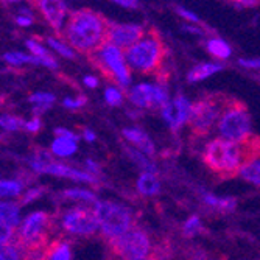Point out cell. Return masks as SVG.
Segmentation results:
<instances>
[{"label": "cell", "instance_id": "5bb4252c", "mask_svg": "<svg viewBox=\"0 0 260 260\" xmlns=\"http://www.w3.org/2000/svg\"><path fill=\"white\" fill-rule=\"evenodd\" d=\"M41 173L53 175V176H59V178H67V179H74V181H81V182H89V184L99 182L97 176L90 175L89 172L78 170L75 167H69V165L61 164V162H53L52 159L42 165Z\"/></svg>", "mask_w": 260, "mask_h": 260}, {"label": "cell", "instance_id": "52a82bcc", "mask_svg": "<svg viewBox=\"0 0 260 260\" xmlns=\"http://www.w3.org/2000/svg\"><path fill=\"white\" fill-rule=\"evenodd\" d=\"M126 99L139 109H160L172 100L169 84L164 78L142 80L126 89Z\"/></svg>", "mask_w": 260, "mask_h": 260}, {"label": "cell", "instance_id": "ba28073f", "mask_svg": "<svg viewBox=\"0 0 260 260\" xmlns=\"http://www.w3.org/2000/svg\"><path fill=\"white\" fill-rule=\"evenodd\" d=\"M52 226L50 215L42 210L33 212L25 220H22L19 229H17V240L27 246L30 251L36 249H47L49 243V231Z\"/></svg>", "mask_w": 260, "mask_h": 260}, {"label": "cell", "instance_id": "7c38bea8", "mask_svg": "<svg viewBox=\"0 0 260 260\" xmlns=\"http://www.w3.org/2000/svg\"><path fill=\"white\" fill-rule=\"evenodd\" d=\"M35 8L56 35H62L72 14L66 0H35Z\"/></svg>", "mask_w": 260, "mask_h": 260}, {"label": "cell", "instance_id": "6da1fadb", "mask_svg": "<svg viewBox=\"0 0 260 260\" xmlns=\"http://www.w3.org/2000/svg\"><path fill=\"white\" fill-rule=\"evenodd\" d=\"M260 154V140L251 139L245 144L224 140L221 137L210 140L204 147L203 159L207 167L221 176L237 175L243 165Z\"/></svg>", "mask_w": 260, "mask_h": 260}, {"label": "cell", "instance_id": "f35d334b", "mask_svg": "<svg viewBox=\"0 0 260 260\" xmlns=\"http://www.w3.org/2000/svg\"><path fill=\"white\" fill-rule=\"evenodd\" d=\"M237 64L251 72H260V56H248V58H239Z\"/></svg>", "mask_w": 260, "mask_h": 260}, {"label": "cell", "instance_id": "277c9868", "mask_svg": "<svg viewBox=\"0 0 260 260\" xmlns=\"http://www.w3.org/2000/svg\"><path fill=\"white\" fill-rule=\"evenodd\" d=\"M90 56L95 66L114 81V84L120 86L122 89H129L133 86V70L126 62L123 49L106 41Z\"/></svg>", "mask_w": 260, "mask_h": 260}, {"label": "cell", "instance_id": "603a6c76", "mask_svg": "<svg viewBox=\"0 0 260 260\" xmlns=\"http://www.w3.org/2000/svg\"><path fill=\"white\" fill-rule=\"evenodd\" d=\"M28 102L33 106L35 115H41V114L47 112L55 105L56 95H55V93H52V92H47V90H38V92L31 93Z\"/></svg>", "mask_w": 260, "mask_h": 260}, {"label": "cell", "instance_id": "c3c4849f", "mask_svg": "<svg viewBox=\"0 0 260 260\" xmlns=\"http://www.w3.org/2000/svg\"><path fill=\"white\" fill-rule=\"evenodd\" d=\"M84 169H86V172H89V173L93 175V176H99V175H100V165H99L95 160H92V159H87V160H86Z\"/></svg>", "mask_w": 260, "mask_h": 260}, {"label": "cell", "instance_id": "d6986e66", "mask_svg": "<svg viewBox=\"0 0 260 260\" xmlns=\"http://www.w3.org/2000/svg\"><path fill=\"white\" fill-rule=\"evenodd\" d=\"M172 100H173V106H175V128H173V131H178L184 125L190 122L193 103L185 95H182V93H178V95Z\"/></svg>", "mask_w": 260, "mask_h": 260}, {"label": "cell", "instance_id": "e575fe53", "mask_svg": "<svg viewBox=\"0 0 260 260\" xmlns=\"http://www.w3.org/2000/svg\"><path fill=\"white\" fill-rule=\"evenodd\" d=\"M175 11H176V14H178L185 23H201L200 16H198L195 11L188 10V8H185V7L178 5V7H175Z\"/></svg>", "mask_w": 260, "mask_h": 260}, {"label": "cell", "instance_id": "9c48e42d", "mask_svg": "<svg viewBox=\"0 0 260 260\" xmlns=\"http://www.w3.org/2000/svg\"><path fill=\"white\" fill-rule=\"evenodd\" d=\"M109 246L119 260H145L151 252L150 237L139 228H133L122 237L109 242Z\"/></svg>", "mask_w": 260, "mask_h": 260}, {"label": "cell", "instance_id": "b9f144b4", "mask_svg": "<svg viewBox=\"0 0 260 260\" xmlns=\"http://www.w3.org/2000/svg\"><path fill=\"white\" fill-rule=\"evenodd\" d=\"M182 31L190 36H206V30L201 27V23H184Z\"/></svg>", "mask_w": 260, "mask_h": 260}, {"label": "cell", "instance_id": "681fc988", "mask_svg": "<svg viewBox=\"0 0 260 260\" xmlns=\"http://www.w3.org/2000/svg\"><path fill=\"white\" fill-rule=\"evenodd\" d=\"M83 139L86 140V142H93V140H95L97 139V136H95V133H93L92 129H89V128H86L84 131H83Z\"/></svg>", "mask_w": 260, "mask_h": 260}, {"label": "cell", "instance_id": "2e32d148", "mask_svg": "<svg viewBox=\"0 0 260 260\" xmlns=\"http://www.w3.org/2000/svg\"><path fill=\"white\" fill-rule=\"evenodd\" d=\"M224 69V64L221 61H203L195 64L190 70L187 72V81L188 83H200L210 77L220 74Z\"/></svg>", "mask_w": 260, "mask_h": 260}, {"label": "cell", "instance_id": "8992f818", "mask_svg": "<svg viewBox=\"0 0 260 260\" xmlns=\"http://www.w3.org/2000/svg\"><path fill=\"white\" fill-rule=\"evenodd\" d=\"M92 207L100 223V232L108 242L122 237L123 234L133 229L134 218L126 206L99 200V203Z\"/></svg>", "mask_w": 260, "mask_h": 260}, {"label": "cell", "instance_id": "d4e9b609", "mask_svg": "<svg viewBox=\"0 0 260 260\" xmlns=\"http://www.w3.org/2000/svg\"><path fill=\"white\" fill-rule=\"evenodd\" d=\"M50 151L56 157H69L78 151V142L72 139L55 137L50 145Z\"/></svg>", "mask_w": 260, "mask_h": 260}, {"label": "cell", "instance_id": "484cf974", "mask_svg": "<svg viewBox=\"0 0 260 260\" xmlns=\"http://www.w3.org/2000/svg\"><path fill=\"white\" fill-rule=\"evenodd\" d=\"M201 200L209 207H214V209L223 210V212H231L235 209V206H237V201L231 197H217V195H212L204 190H201Z\"/></svg>", "mask_w": 260, "mask_h": 260}, {"label": "cell", "instance_id": "7402d4cb", "mask_svg": "<svg viewBox=\"0 0 260 260\" xmlns=\"http://www.w3.org/2000/svg\"><path fill=\"white\" fill-rule=\"evenodd\" d=\"M0 260H30V249L16 239L11 243L0 245Z\"/></svg>", "mask_w": 260, "mask_h": 260}, {"label": "cell", "instance_id": "f907efd6", "mask_svg": "<svg viewBox=\"0 0 260 260\" xmlns=\"http://www.w3.org/2000/svg\"><path fill=\"white\" fill-rule=\"evenodd\" d=\"M5 4H10V5H20V4H23L25 0H4Z\"/></svg>", "mask_w": 260, "mask_h": 260}, {"label": "cell", "instance_id": "ac0fdd59", "mask_svg": "<svg viewBox=\"0 0 260 260\" xmlns=\"http://www.w3.org/2000/svg\"><path fill=\"white\" fill-rule=\"evenodd\" d=\"M204 49L215 61H228L232 56V45L220 36H207Z\"/></svg>", "mask_w": 260, "mask_h": 260}, {"label": "cell", "instance_id": "836d02e7", "mask_svg": "<svg viewBox=\"0 0 260 260\" xmlns=\"http://www.w3.org/2000/svg\"><path fill=\"white\" fill-rule=\"evenodd\" d=\"M25 122L27 120L20 119L17 115L4 114L2 119H0V126H2V129L7 133H16V131H20L22 128H25Z\"/></svg>", "mask_w": 260, "mask_h": 260}, {"label": "cell", "instance_id": "44dd1931", "mask_svg": "<svg viewBox=\"0 0 260 260\" xmlns=\"http://www.w3.org/2000/svg\"><path fill=\"white\" fill-rule=\"evenodd\" d=\"M0 223L19 229L20 220V204L14 201H2L0 204Z\"/></svg>", "mask_w": 260, "mask_h": 260}, {"label": "cell", "instance_id": "f546056e", "mask_svg": "<svg viewBox=\"0 0 260 260\" xmlns=\"http://www.w3.org/2000/svg\"><path fill=\"white\" fill-rule=\"evenodd\" d=\"M239 175L254 185H260V154L248 160L240 169Z\"/></svg>", "mask_w": 260, "mask_h": 260}, {"label": "cell", "instance_id": "8fae6325", "mask_svg": "<svg viewBox=\"0 0 260 260\" xmlns=\"http://www.w3.org/2000/svg\"><path fill=\"white\" fill-rule=\"evenodd\" d=\"M224 106L226 103L214 99H203L193 103L190 122H188L192 131L198 136L207 134L212 128L217 126Z\"/></svg>", "mask_w": 260, "mask_h": 260}, {"label": "cell", "instance_id": "4316f807", "mask_svg": "<svg viewBox=\"0 0 260 260\" xmlns=\"http://www.w3.org/2000/svg\"><path fill=\"white\" fill-rule=\"evenodd\" d=\"M137 190L144 197H154L160 192V184L153 173H142L137 179Z\"/></svg>", "mask_w": 260, "mask_h": 260}, {"label": "cell", "instance_id": "30bf717a", "mask_svg": "<svg viewBox=\"0 0 260 260\" xmlns=\"http://www.w3.org/2000/svg\"><path fill=\"white\" fill-rule=\"evenodd\" d=\"M59 226L64 232L78 237H90L100 231V223L95 215L93 207L89 206H75L66 209L59 215Z\"/></svg>", "mask_w": 260, "mask_h": 260}, {"label": "cell", "instance_id": "816d5d0a", "mask_svg": "<svg viewBox=\"0 0 260 260\" xmlns=\"http://www.w3.org/2000/svg\"><path fill=\"white\" fill-rule=\"evenodd\" d=\"M145 260H159V258H157L156 255H150V257H147Z\"/></svg>", "mask_w": 260, "mask_h": 260}, {"label": "cell", "instance_id": "4fadbf2b", "mask_svg": "<svg viewBox=\"0 0 260 260\" xmlns=\"http://www.w3.org/2000/svg\"><path fill=\"white\" fill-rule=\"evenodd\" d=\"M145 31L147 30L144 28V25H140L137 22H114L109 23L108 41L126 50L144 36Z\"/></svg>", "mask_w": 260, "mask_h": 260}, {"label": "cell", "instance_id": "4dcf8cb0", "mask_svg": "<svg viewBox=\"0 0 260 260\" xmlns=\"http://www.w3.org/2000/svg\"><path fill=\"white\" fill-rule=\"evenodd\" d=\"M64 198L72 200V201H80L83 204H90L95 206L99 203L95 193H92L90 190H86V188H69V190L64 192Z\"/></svg>", "mask_w": 260, "mask_h": 260}, {"label": "cell", "instance_id": "ffe728a7", "mask_svg": "<svg viewBox=\"0 0 260 260\" xmlns=\"http://www.w3.org/2000/svg\"><path fill=\"white\" fill-rule=\"evenodd\" d=\"M45 44H47V47H49L50 52H52L53 55H58V56L62 58V59L72 61V59H75L77 55H78V52L67 42V39H66V38H61V36H58V35L47 36Z\"/></svg>", "mask_w": 260, "mask_h": 260}, {"label": "cell", "instance_id": "1f68e13d", "mask_svg": "<svg viewBox=\"0 0 260 260\" xmlns=\"http://www.w3.org/2000/svg\"><path fill=\"white\" fill-rule=\"evenodd\" d=\"M23 181L20 179H4L0 182V195L4 198H14L19 197L23 190Z\"/></svg>", "mask_w": 260, "mask_h": 260}, {"label": "cell", "instance_id": "f6af8a7d", "mask_svg": "<svg viewBox=\"0 0 260 260\" xmlns=\"http://www.w3.org/2000/svg\"><path fill=\"white\" fill-rule=\"evenodd\" d=\"M112 4L119 5L125 10H137L139 8V0H111Z\"/></svg>", "mask_w": 260, "mask_h": 260}, {"label": "cell", "instance_id": "d6a6232c", "mask_svg": "<svg viewBox=\"0 0 260 260\" xmlns=\"http://www.w3.org/2000/svg\"><path fill=\"white\" fill-rule=\"evenodd\" d=\"M103 97H105L106 105H109V106H120L125 102L123 89L120 86H117V84L106 86L105 92H103Z\"/></svg>", "mask_w": 260, "mask_h": 260}, {"label": "cell", "instance_id": "60d3db41", "mask_svg": "<svg viewBox=\"0 0 260 260\" xmlns=\"http://www.w3.org/2000/svg\"><path fill=\"white\" fill-rule=\"evenodd\" d=\"M42 193H44V188H42V187H31V188H28V190L22 195L19 204H20V206H25V204H28V203H31V201H35V200H38Z\"/></svg>", "mask_w": 260, "mask_h": 260}, {"label": "cell", "instance_id": "cb8c5ba5", "mask_svg": "<svg viewBox=\"0 0 260 260\" xmlns=\"http://www.w3.org/2000/svg\"><path fill=\"white\" fill-rule=\"evenodd\" d=\"M4 62L10 67H14V69H20L23 66H38V61L36 58L30 53V52H23V50H10V52H5L4 56H2Z\"/></svg>", "mask_w": 260, "mask_h": 260}, {"label": "cell", "instance_id": "7a4b0ae2", "mask_svg": "<svg viewBox=\"0 0 260 260\" xmlns=\"http://www.w3.org/2000/svg\"><path fill=\"white\" fill-rule=\"evenodd\" d=\"M108 20L97 11L83 8L70 14L62 38L78 53L92 55L108 41Z\"/></svg>", "mask_w": 260, "mask_h": 260}, {"label": "cell", "instance_id": "bcb514c9", "mask_svg": "<svg viewBox=\"0 0 260 260\" xmlns=\"http://www.w3.org/2000/svg\"><path fill=\"white\" fill-rule=\"evenodd\" d=\"M83 84L87 89H97L100 86V80H99L97 75H90L89 74V75H84L83 77Z\"/></svg>", "mask_w": 260, "mask_h": 260}, {"label": "cell", "instance_id": "7dc6e473", "mask_svg": "<svg viewBox=\"0 0 260 260\" xmlns=\"http://www.w3.org/2000/svg\"><path fill=\"white\" fill-rule=\"evenodd\" d=\"M229 2L240 8H255L260 5V0H229Z\"/></svg>", "mask_w": 260, "mask_h": 260}, {"label": "cell", "instance_id": "74e56055", "mask_svg": "<svg viewBox=\"0 0 260 260\" xmlns=\"http://www.w3.org/2000/svg\"><path fill=\"white\" fill-rule=\"evenodd\" d=\"M87 103V99L84 95H77V97H66L62 99V106L66 109H70V111H77V109H81L84 105Z\"/></svg>", "mask_w": 260, "mask_h": 260}, {"label": "cell", "instance_id": "ee69618b", "mask_svg": "<svg viewBox=\"0 0 260 260\" xmlns=\"http://www.w3.org/2000/svg\"><path fill=\"white\" fill-rule=\"evenodd\" d=\"M55 136L56 137H64V139H72V140H80V136L74 131H70L67 128H56L55 129Z\"/></svg>", "mask_w": 260, "mask_h": 260}, {"label": "cell", "instance_id": "e0dca14e", "mask_svg": "<svg viewBox=\"0 0 260 260\" xmlns=\"http://www.w3.org/2000/svg\"><path fill=\"white\" fill-rule=\"evenodd\" d=\"M122 134L133 147H136L142 153H145L148 156L154 154V144L144 129H140L137 126H128V128H123Z\"/></svg>", "mask_w": 260, "mask_h": 260}, {"label": "cell", "instance_id": "3957f363", "mask_svg": "<svg viewBox=\"0 0 260 260\" xmlns=\"http://www.w3.org/2000/svg\"><path fill=\"white\" fill-rule=\"evenodd\" d=\"M126 62L133 74L153 75L160 69L165 58V45L157 33L145 31L134 45L125 50Z\"/></svg>", "mask_w": 260, "mask_h": 260}, {"label": "cell", "instance_id": "8d00e7d4", "mask_svg": "<svg viewBox=\"0 0 260 260\" xmlns=\"http://www.w3.org/2000/svg\"><path fill=\"white\" fill-rule=\"evenodd\" d=\"M159 111H160V115H162V119L165 120V123H167L173 129L175 128V106H173V100H170L169 103H165Z\"/></svg>", "mask_w": 260, "mask_h": 260}, {"label": "cell", "instance_id": "9a60e30c", "mask_svg": "<svg viewBox=\"0 0 260 260\" xmlns=\"http://www.w3.org/2000/svg\"><path fill=\"white\" fill-rule=\"evenodd\" d=\"M25 49L27 52H30L36 61H38V66H42L49 70H56L58 69V61H56V56L50 52V49L47 47L45 42L36 39V38H28L25 39Z\"/></svg>", "mask_w": 260, "mask_h": 260}, {"label": "cell", "instance_id": "d590c367", "mask_svg": "<svg viewBox=\"0 0 260 260\" xmlns=\"http://www.w3.org/2000/svg\"><path fill=\"white\" fill-rule=\"evenodd\" d=\"M182 231H184V234L187 235V237H193V235H197L201 231V220H200V217L193 215V217L188 218L184 223Z\"/></svg>", "mask_w": 260, "mask_h": 260}, {"label": "cell", "instance_id": "f1b7e54d", "mask_svg": "<svg viewBox=\"0 0 260 260\" xmlns=\"http://www.w3.org/2000/svg\"><path fill=\"white\" fill-rule=\"evenodd\" d=\"M125 151H126V154L129 156V159L137 165V167H140L144 173H153V175L157 173V167L150 160L148 154L142 153L140 150H137V148L133 147V145H131V147H126Z\"/></svg>", "mask_w": 260, "mask_h": 260}, {"label": "cell", "instance_id": "ab89813d", "mask_svg": "<svg viewBox=\"0 0 260 260\" xmlns=\"http://www.w3.org/2000/svg\"><path fill=\"white\" fill-rule=\"evenodd\" d=\"M14 23L19 28H30L35 23V14H27V13H19L14 16Z\"/></svg>", "mask_w": 260, "mask_h": 260}, {"label": "cell", "instance_id": "83f0119b", "mask_svg": "<svg viewBox=\"0 0 260 260\" xmlns=\"http://www.w3.org/2000/svg\"><path fill=\"white\" fill-rule=\"evenodd\" d=\"M47 260H72V251L70 245L64 240H55L49 243L45 249Z\"/></svg>", "mask_w": 260, "mask_h": 260}, {"label": "cell", "instance_id": "5b68a950", "mask_svg": "<svg viewBox=\"0 0 260 260\" xmlns=\"http://www.w3.org/2000/svg\"><path fill=\"white\" fill-rule=\"evenodd\" d=\"M217 131L224 140L237 142V144L249 142L252 139V123L246 106L237 102H226L217 123Z\"/></svg>", "mask_w": 260, "mask_h": 260}, {"label": "cell", "instance_id": "7bdbcfd3", "mask_svg": "<svg viewBox=\"0 0 260 260\" xmlns=\"http://www.w3.org/2000/svg\"><path fill=\"white\" fill-rule=\"evenodd\" d=\"M41 128H42L41 117L39 115H33L30 120L25 122V128H23V129H25L27 133H30V134H36V133L41 131Z\"/></svg>", "mask_w": 260, "mask_h": 260}]
</instances>
